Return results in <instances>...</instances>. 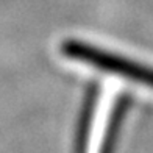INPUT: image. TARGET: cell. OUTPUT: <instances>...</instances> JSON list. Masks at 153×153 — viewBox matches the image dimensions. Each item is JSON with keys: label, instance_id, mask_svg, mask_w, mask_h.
Wrapping results in <instances>:
<instances>
[{"label": "cell", "instance_id": "cell-2", "mask_svg": "<svg viewBox=\"0 0 153 153\" xmlns=\"http://www.w3.org/2000/svg\"><path fill=\"white\" fill-rule=\"evenodd\" d=\"M127 105H128L127 97H122V99L117 102V105H116V108L113 111V116H111V120H109V125H108V131H106V137H105V141H103L100 153H113L114 152L120 125L123 122V116H125V113H127Z\"/></svg>", "mask_w": 153, "mask_h": 153}, {"label": "cell", "instance_id": "cell-3", "mask_svg": "<svg viewBox=\"0 0 153 153\" xmlns=\"http://www.w3.org/2000/svg\"><path fill=\"white\" fill-rule=\"evenodd\" d=\"M92 100L94 95L89 94L85 109L81 114V122L78 128V134H76V145H75V153H85L86 150V142H88V134H89V125H91V114H92Z\"/></svg>", "mask_w": 153, "mask_h": 153}, {"label": "cell", "instance_id": "cell-1", "mask_svg": "<svg viewBox=\"0 0 153 153\" xmlns=\"http://www.w3.org/2000/svg\"><path fill=\"white\" fill-rule=\"evenodd\" d=\"M62 53L72 59L86 62V64L99 67L102 71L122 75L125 78L134 80L137 83L153 88V69L137 64L134 61L125 59L109 52L91 47L85 42H78V41H66L62 44Z\"/></svg>", "mask_w": 153, "mask_h": 153}]
</instances>
